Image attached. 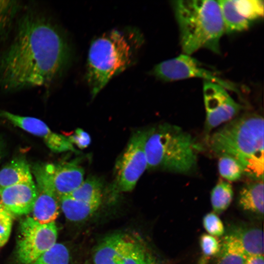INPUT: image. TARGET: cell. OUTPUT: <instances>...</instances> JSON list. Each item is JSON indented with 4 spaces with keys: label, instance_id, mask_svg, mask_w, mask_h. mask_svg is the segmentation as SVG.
<instances>
[{
    "label": "cell",
    "instance_id": "ffe728a7",
    "mask_svg": "<svg viewBox=\"0 0 264 264\" xmlns=\"http://www.w3.org/2000/svg\"><path fill=\"white\" fill-rule=\"evenodd\" d=\"M218 256L217 264H245L248 256L238 241L228 235L221 243Z\"/></svg>",
    "mask_w": 264,
    "mask_h": 264
},
{
    "label": "cell",
    "instance_id": "3957f363",
    "mask_svg": "<svg viewBox=\"0 0 264 264\" xmlns=\"http://www.w3.org/2000/svg\"><path fill=\"white\" fill-rule=\"evenodd\" d=\"M264 121L250 113L232 119L207 139L211 150L218 156L226 154L237 159L243 175L253 180H264Z\"/></svg>",
    "mask_w": 264,
    "mask_h": 264
},
{
    "label": "cell",
    "instance_id": "484cf974",
    "mask_svg": "<svg viewBox=\"0 0 264 264\" xmlns=\"http://www.w3.org/2000/svg\"><path fill=\"white\" fill-rule=\"evenodd\" d=\"M202 223L208 234L212 236L220 237L225 232L222 221L214 212L206 214L203 218Z\"/></svg>",
    "mask_w": 264,
    "mask_h": 264
},
{
    "label": "cell",
    "instance_id": "d6986e66",
    "mask_svg": "<svg viewBox=\"0 0 264 264\" xmlns=\"http://www.w3.org/2000/svg\"><path fill=\"white\" fill-rule=\"evenodd\" d=\"M32 180L29 165L22 158L13 159L0 170V188Z\"/></svg>",
    "mask_w": 264,
    "mask_h": 264
},
{
    "label": "cell",
    "instance_id": "7402d4cb",
    "mask_svg": "<svg viewBox=\"0 0 264 264\" xmlns=\"http://www.w3.org/2000/svg\"><path fill=\"white\" fill-rule=\"evenodd\" d=\"M102 185L100 180L94 176L88 177L69 195L83 201L92 202L102 200Z\"/></svg>",
    "mask_w": 264,
    "mask_h": 264
},
{
    "label": "cell",
    "instance_id": "5b68a950",
    "mask_svg": "<svg viewBox=\"0 0 264 264\" xmlns=\"http://www.w3.org/2000/svg\"><path fill=\"white\" fill-rule=\"evenodd\" d=\"M199 145L181 127L160 125L147 131L145 152L147 168L187 174L197 165Z\"/></svg>",
    "mask_w": 264,
    "mask_h": 264
},
{
    "label": "cell",
    "instance_id": "9a60e30c",
    "mask_svg": "<svg viewBox=\"0 0 264 264\" xmlns=\"http://www.w3.org/2000/svg\"><path fill=\"white\" fill-rule=\"evenodd\" d=\"M139 242L128 235L116 233L107 236L96 246L93 255L94 264H113L132 250Z\"/></svg>",
    "mask_w": 264,
    "mask_h": 264
},
{
    "label": "cell",
    "instance_id": "2e32d148",
    "mask_svg": "<svg viewBox=\"0 0 264 264\" xmlns=\"http://www.w3.org/2000/svg\"><path fill=\"white\" fill-rule=\"evenodd\" d=\"M226 235L235 238L247 256L264 255V233L257 226L243 222L231 223Z\"/></svg>",
    "mask_w": 264,
    "mask_h": 264
},
{
    "label": "cell",
    "instance_id": "277c9868",
    "mask_svg": "<svg viewBox=\"0 0 264 264\" xmlns=\"http://www.w3.org/2000/svg\"><path fill=\"white\" fill-rule=\"evenodd\" d=\"M183 52L190 55L205 48L220 53V41L224 32L220 8L214 0L172 1Z\"/></svg>",
    "mask_w": 264,
    "mask_h": 264
},
{
    "label": "cell",
    "instance_id": "d4e9b609",
    "mask_svg": "<svg viewBox=\"0 0 264 264\" xmlns=\"http://www.w3.org/2000/svg\"><path fill=\"white\" fill-rule=\"evenodd\" d=\"M219 156L218 169L222 177L230 181L240 179L243 175V170L241 163L228 155L222 154Z\"/></svg>",
    "mask_w": 264,
    "mask_h": 264
},
{
    "label": "cell",
    "instance_id": "e0dca14e",
    "mask_svg": "<svg viewBox=\"0 0 264 264\" xmlns=\"http://www.w3.org/2000/svg\"><path fill=\"white\" fill-rule=\"evenodd\" d=\"M264 180H253L239 192L238 203L244 212L261 220L264 217Z\"/></svg>",
    "mask_w": 264,
    "mask_h": 264
},
{
    "label": "cell",
    "instance_id": "83f0119b",
    "mask_svg": "<svg viewBox=\"0 0 264 264\" xmlns=\"http://www.w3.org/2000/svg\"><path fill=\"white\" fill-rule=\"evenodd\" d=\"M13 216L4 208L0 209V247L8 241L13 223Z\"/></svg>",
    "mask_w": 264,
    "mask_h": 264
},
{
    "label": "cell",
    "instance_id": "ba28073f",
    "mask_svg": "<svg viewBox=\"0 0 264 264\" xmlns=\"http://www.w3.org/2000/svg\"><path fill=\"white\" fill-rule=\"evenodd\" d=\"M147 135V131L134 133L117 164L116 182L121 191H132L147 168L145 152Z\"/></svg>",
    "mask_w": 264,
    "mask_h": 264
},
{
    "label": "cell",
    "instance_id": "4fadbf2b",
    "mask_svg": "<svg viewBox=\"0 0 264 264\" xmlns=\"http://www.w3.org/2000/svg\"><path fill=\"white\" fill-rule=\"evenodd\" d=\"M47 180L58 197L69 195L84 181L83 168L74 162L42 164Z\"/></svg>",
    "mask_w": 264,
    "mask_h": 264
},
{
    "label": "cell",
    "instance_id": "8fae6325",
    "mask_svg": "<svg viewBox=\"0 0 264 264\" xmlns=\"http://www.w3.org/2000/svg\"><path fill=\"white\" fill-rule=\"evenodd\" d=\"M0 115L14 125L42 138L53 152L74 150L72 144L67 137L52 132L44 122L38 118L15 114L5 110L1 111Z\"/></svg>",
    "mask_w": 264,
    "mask_h": 264
},
{
    "label": "cell",
    "instance_id": "cb8c5ba5",
    "mask_svg": "<svg viewBox=\"0 0 264 264\" xmlns=\"http://www.w3.org/2000/svg\"><path fill=\"white\" fill-rule=\"evenodd\" d=\"M70 253L64 244L56 243L30 264H69Z\"/></svg>",
    "mask_w": 264,
    "mask_h": 264
},
{
    "label": "cell",
    "instance_id": "9c48e42d",
    "mask_svg": "<svg viewBox=\"0 0 264 264\" xmlns=\"http://www.w3.org/2000/svg\"><path fill=\"white\" fill-rule=\"evenodd\" d=\"M203 93L206 111L205 133L207 139L211 131L233 119L242 109L224 88L211 82L204 81Z\"/></svg>",
    "mask_w": 264,
    "mask_h": 264
},
{
    "label": "cell",
    "instance_id": "44dd1931",
    "mask_svg": "<svg viewBox=\"0 0 264 264\" xmlns=\"http://www.w3.org/2000/svg\"><path fill=\"white\" fill-rule=\"evenodd\" d=\"M233 197L232 185L226 181L220 180L213 188L210 195L212 207L215 213L225 211L230 205Z\"/></svg>",
    "mask_w": 264,
    "mask_h": 264
},
{
    "label": "cell",
    "instance_id": "6da1fadb",
    "mask_svg": "<svg viewBox=\"0 0 264 264\" xmlns=\"http://www.w3.org/2000/svg\"><path fill=\"white\" fill-rule=\"evenodd\" d=\"M72 59L68 40L44 14L33 10L18 20L15 37L0 54V88L6 91L49 87Z\"/></svg>",
    "mask_w": 264,
    "mask_h": 264
},
{
    "label": "cell",
    "instance_id": "f1b7e54d",
    "mask_svg": "<svg viewBox=\"0 0 264 264\" xmlns=\"http://www.w3.org/2000/svg\"><path fill=\"white\" fill-rule=\"evenodd\" d=\"M147 251L140 243L113 264H141Z\"/></svg>",
    "mask_w": 264,
    "mask_h": 264
},
{
    "label": "cell",
    "instance_id": "4dcf8cb0",
    "mask_svg": "<svg viewBox=\"0 0 264 264\" xmlns=\"http://www.w3.org/2000/svg\"><path fill=\"white\" fill-rule=\"evenodd\" d=\"M245 264H264V255L248 256Z\"/></svg>",
    "mask_w": 264,
    "mask_h": 264
},
{
    "label": "cell",
    "instance_id": "5bb4252c",
    "mask_svg": "<svg viewBox=\"0 0 264 264\" xmlns=\"http://www.w3.org/2000/svg\"><path fill=\"white\" fill-rule=\"evenodd\" d=\"M38 195L33 180L0 188V204L13 216L32 212Z\"/></svg>",
    "mask_w": 264,
    "mask_h": 264
},
{
    "label": "cell",
    "instance_id": "52a82bcc",
    "mask_svg": "<svg viewBox=\"0 0 264 264\" xmlns=\"http://www.w3.org/2000/svg\"><path fill=\"white\" fill-rule=\"evenodd\" d=\"M151 74L164 81L203 78L205 81L218 84L225 88L239 93L233 84L217 76L213 72L202 66L197 60L187 54L180 55L157 64L151 71Z\"/></svg>",
    "mask_w": 264,
    "mask_h": 264
},
{
    "label": "cell",
    "instance_id": "1f68e13d",
    "mask_svg": "<svg viewBox=\"0 0 264 264\" xmlns=\"http://www.w3.org/2000/svg\"><path fill=\"white\" fill-rule=\"evenodd\" d=\"M141 264H160L157 260L150 253L147 252L144 259Z\"/></svg>",
    "mask_w": 264,
    "mask_h": 264
},
{
    "label": "cell",
    "instance_id": "7a4b0ae2",
    "mask_svg": "<svg viewBox=\"0 0 264 264\" xmlns=\"http://www.w3.org/2000/svg\"><path fill=\"white\" fill-rule=\"evenodd\" d=\"M143 43L141 33L131 27L112 29L92 41L86 73L92 98L111 78L134 64Z\"/></svg>",
    "mask_w": 264,
    "mask_h": 264
},
{
    "label": "cell",
    "instance_id": "30bf717a",
    "mask_svg": "<svg viewBox=\"0 0 264 264\" xmlns=\"http://www.w3.org/2000/svg\"><path fill=\"white\" fill-rule=\"evenodd\" d=\"M228 33L247 29L253 22L264 16V1L220 0L217 1Z\"/></svg>",
    "mask_w": 264,
    "mask_h": 264
},
{
    "label": "cell",
    "instance_id": "f546056e",
    "mask_svg": "<svg viewBox=\"0 0 264 264\" xmlns=\"http://www.w3.org/2000/svg\"><path fill=\"white\" fill-rule=\"evenodd\" d=\"M67 138L72 144H75L80 149L88 147L91 142L89 134L80 128L77 129Z\"/></svg>",
    "mask_w": 264,
    "mask_h": 264
},
{
    "label": "cell",
    "instance_id": "ac0fdd59",
    "mask_svg": "<svg viewBox=\"0 0 264 264\" xmlns=\"http://www.w3.org/2000/svg\"><path fill=\"white\" fill-rule=\"evenodd\" d=\"M58 200L66 218L74 222L88 219L97 211L101 203V200L92 202L79 200L69 195L59 197Z\"/></svg>",
    "mask_w": 264,
    "mask_h": 264
},
{
    "label": "cell",
    "instance_id": "7c38bea8",
    "mask_svg": "<svg viewBox=\"0 0 264 264\" xmlns=\"http://www.w3.org/2000/svg\"><path fill=\"white\" fill-rule=\"evenodd\" d=\"M38 195L32 212V218L41 224L54 222L59 215L58 197L47 180L42 164L33 168Z\"/></svg>",
    "mask_w": 264,
    "mask_h": 264
},
{
    "label": "cell",
    "instance_id": "4316f807",
    "mask_svg": "<svg viewBox=\"0 0 264 264\" xmlns=\"http://www.w3.org/2000/svg\"><path fill=\"white\" fill-rule=\"evenodd\" d=\"M199 244L205 257L218 255L220 250L221 243L214 236L203 234L199 238Z\"/></svg>",
    "mask_w": 264,
    "mask_h": 264
},
{
    "label": "cell",
    "instance_id": "d6a6232c",
    "mask_svg": "<svg viewBox=\"0 0 264 264\" xmlns=\"http://www.w3.org/2000/svg\"><path fill=\"white\" fill-rule=\"evenodd\" d=\"M2 208H3L1 205L0 204V209H1Z\"/></svg>",
    "mask_w": 264,
    "mask_h": 264
},
{
    "label": "cell",
    "instance_id": "8992f818",
    "mask_svg": "<svg viewBox=\"0 0 264 264\" xmlns=\"http://www.w3.org/2000/svg\"><path fill=\"white\" fill-rule=\"evenodd\" d=\"M55 222L41 224L32 217L22 220L16 247V256L22 264H30L57 242Z\"/></svg>",
    "mask_w": 264,
    "mask_h": 264
},
{
    "label": "cell",
    "instance_id": "603a6c76",
    "mask_svg": "<svg viewBox=\"0 0 264 264\" xmlns=\"http://www.w3.org/2000/svg\"><path fill=\"white\" fill-rule=\"evenodd\" d=\"M22 8L20 1L0 0V36L9 31Z\"/></svg>",
    "mask_w": 264,
    "mask_h": 264
}]
</instances>
